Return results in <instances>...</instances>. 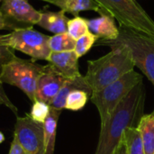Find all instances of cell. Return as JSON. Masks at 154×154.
I'll list each match as a JSON object with an SVG mask.
<instances>
[{
  "label": "cell",
  "mask_w": 154,
  "mask_h": 154,
  "mask_svg": "<svg viewBox=\"0 0 154 154\" xmlns=\"http://www.w3.org/2000/svg\"><path fill=\"white\" fill-rule=\"evenodd\" d=\"M144 88L138 84L129 95L117 106L110 116L101 125L98 143L95 154H114L124 138L125 130L134 126L144 106Z\"/></svg>",
  "instance_id": "1"
},
{
  "label": "cell",
  "mask_w": 154,
  "mask_h": 154,
  "mask_svg": "<svg viewBox=\"0 0 154 154\" xmlns=\"http://www.w3.org/2000/svg\"><path fill=\"white\" fill-rule=\"evenodd\" d=\"M110 48L111 51L107 54L88 61V70L84 78L92 93L116 81L135 67L126 47L113 45Z\"/></svg>",
  "instance_id": "2"
},
{
  "label": "cell",
  "mask_w": 154,
  "mask_h": 154,
  "mask_svg": "<svg viewBox=\"0 0 154 154\" xmlns=\"http://www.w3.org/2000/svg\"><path fill=\"white\" fill-rule=\"evenodd\" d=\"M101 45L126 47L135 67L147 77L154 87V38L119 25V35L114 41H101Z\"/></svg>",
  "instance_id": "3"
},
{
  "label": "cell",
  "mask_w": 154,
  "mask_h": 154,
  "mask_svg": "<svg viewBox=\"0 0 154 154\" xmlns=\"http://www.w3.org/2000/svg\"><path fill=\"white\" fill-rule=\"evenodd\" d=\"M141 82H143L142 75L134 69L103 89L91 94L90 99L98 110L101 125Z\"/></svg>",
  "instance_id": "4"
},
{
  "label": "cell",
  "mask_w": 154,
  "mask_h": 154,
  "mask_svg": "<svg viewBox=\"0 0 154 154\" xmlns=\"http://www.w3.org/2000/svg\"><path fill=\"white\" fill-rule=\"evenodd\" d=\"M43 69L44 66L35 63L34 60H23L16 57L2 67L0 80L3 83L18 88L34 103L36 101L37 82Z\"/></svg>",
  "instance_id": "5"
},
{
  "label": "cell",
  "mask_w": 154,
  "mask_h": 154,
  "mask_svg": "<svg viewBox=\"0 0 154 154\" xmlns=\"http://www.w3.org/2000/svg\"><path fill=\"white\" fill-rule=\"evenodd\" d=\"M49 39L50 36L32 27L17 28L8 34L0 35V43L27 54L32 60H47L51 52Z\"/></svg>",
  "instance_id": "6"
},
{
  "label": "cell",
  "mask_w": 154,
  "mask_h": 154,
  "mask_svg": "<svg viewBox=\"0 0 154 154\" xmlns=\"http://www.w3.org/2000/svg\"><path fill=\"white\" fill-rule=\"evenodd\" d=\"M120 26L154 38V21L135 0H107Z\"/></svg>",
  "instance_id": "7"
},
{
  "label": "cell",
  "mask_w": 154,
  "mask_h": 154,
  "mask_svg": "<svg viewBox=\"0 0 154 154\" xmlns=\"http://www.w3.org/2000/svg\"><path fill=\"white\" fill-rule=\"evenodd\" d=\"M14 137L27 154H44L43 124L34 121L30 116H17Z\"/></svg>",
  "instance_id": "8"
},
{
  "label": "cell",
  "mask_w": 154,
  "mask_h": 154,
  "mask_svg": "<svg viewBox=\"0 0 154 154\" xmlns=\"http://www.w3.org/2000/svg\"><path fill=\"white\" fill-rule=\"evenodd\" d=\"M66 80L67 79L56 72L50 64L44 66L37 82L35 99L50 106Z\"/></svg>",
  "instance_id": "9"
},
{
  "label": "cell",
  "mask_w": 154,
  "mask_h": 154,
  "mask_svg": "<svg viewBox=\"0 0 154 154\" xmlns=\"http://www.w3.org/2000/svg\"><path fill=\"white\" fill-rule=\"evenodd\" d=\"M0 12L6 20H14L24 24H37L41 18V11L34 9L25 0H3Z\"/></svg>",
  "instance_id": "10"
},
{
  "label": "cell",
  "mask_w": 154,
  "mask_h": 154,
  "mask_svg": "<svg viewBox=\"0 0 154 154\" xmlns=\"http://www.w3.org/2000/svg\"><path fill=\"white\" fill-rule=\"evenodd\" d=\"M79 57L74 51L51 52L47 61L52 69L67 79H75L81 74L79 69Z\"/></svg>",
  "instance_id": "11"
},
{
  "label": "cell",
  "mask_w": 154,
  "mask_h": 154,
  "mask_svg": "<svg viewBox=\"0 0 154 154\" xmlns=\"http://www.w3.org/2000/svg\"><path fill=\"white\" fill-rule=\"evenodd\" d=\"M88 26L90 32L102 41H114L119 35V27L116 24V19L109 15H100L88 20Z\"/></svg>",
  "instance_id": "12"
},
{
  "label": "cell",
  "mask_w": 154,
  "mask_h": 154,
  "mask_svg": "<svg viewBox=\"0 0 154 154\" xmlns=\"http://www.w3.org/2000/svg\"><path fill=\"white\" fill-rule=\"evenodd\" d=\"M51 3L65 13L78 15L82 11H95L100 15H106L103 8L95 0H44Z\"/></svg>",
  "instance_id": "13"
},
{
  "label": "cell",
  "mask_w": 154,
  "mask_h": 154,
  "mask_svg": "<svg viewBox=\"0 0 154 154\" xmlns=\"http://www.w3.org/2000/svg\"><path fill=\"white\" fill-rule=\"evenodd\" d=\"M65 14L66 13L62 10H60L59 12H41V18L37 24L54 34L66 32L67 24L69 19Z\"/></svg>",
  "instance_id": "14"
},
{
  "label": "cell",
  "mask_w": 154,
  "mask_h": 154,
  "mask_svg": "<svg viewBox=\"0 0 154 154\" xmlns=\"http://www.w3.org/2000/svg\"><path fill=\"white\" fill-rule=\"evenodd\" d=\"M73 89H81V90H85L88 93L92 94L91 89L89 88L88 85L87 84L84 76L80 75L79 77H77L75 79H67L64 83V85L62 86V88H60V92L58 93V95L54 97V99L52 100V102L51 103L50 106L55 108V109H59V110H62L65 108V104H66V99L67 97L69 95V93L73 90Z\"/></svg>",
  "instance_id": "15"
},
{
  "label": "cell",
  "mask_w": 154,
  "mask_h": 154,
  "mask_svg": "<svg viewBox=\"0 0 154 154\" xmlns=\"http://www.w3.org/2000/svg\"><path fill=\"white\" fill-rule=\"evenodd\" d=\"M60 114H61V110L55 109L51 106L50 114L43 123L44 154H54L57 125Z\"/></svg>",
  "instance_id": "16"
},
{
  "label": "cell",
  "mask_w": 154,
  "mask_h": 154,
  "mask_svg": "<svg viewBox=\"0 0 154 154\" xmlns=\"http://www.w3.org/2000/svg\"><path fill=\"white\" fill-rule=\"evenodd\" d=\"M136 127L142 137L144 154H154V111L143 116Z\"/></svg>",
  "instance_id": "17"
},
{
  "label": "cell",
  "mask_w": 154,
  "mask_h": 154,
  "mask_svg": "<svg viewBox=\"0 0 154 154\" xmlns=\"http://www.w3.org/2000/svg\"><path fill=\"white\" fill-rule=\"evenodd\" d=\"M123 140L127 154H144L142 137L136 126L128 127L124 134Z\"/></svg>",
  "instance_id": "18"
},
{
  "label": "cell",
  "mask_w": 154,
  "mask_h": 154,
  "mask_svg": "<svg viewBox=\"0 0 154 154\" xmlns=\"http://www.w3.org/2000/svg\"><path fill=\"white\" fill-rule=\"evenodd\" d=\"M76 40H74L67 32L50 36L49 47L51 52H63L74 51Z\"/></svg>",
  "instance_id": "19"
},
{
  "label": "cell",
  "mask_w": 154,
  "mask_h": 154,
  "mask_svg": "<svg viewBox=\"0 0 154 154\" xmlns=\"http://www.w3.org/2000/svg\"><path fill=\"white\" fill-rule=\"evenodd\" d=\"M89 96L90 94L85 90H81V89L71 90L67 97L65 109L71 110V111H79L82 109L86 106L89 98Z\"/></svg>",
  "instance_id": "20"
},
{
  "label": "cell",
  "mask_w": 154,
  "mask_h": 154,
  "mask_svg": "<svg viewBox=\"0 0 154 154\" xmlns=\"http://www.w3.org/2000/svg\"><path fill=\"white\" fill-rule=\"evenodd\" d=\"M90 32L88 26V20L79 15L69 19L67 24V32L74 39L78 40L80 37Z\"/></svg>",
  "instance_id": "21"
},
{
  "label": "cell",
  "mask_w": 154,
  "mask_h": 154,
  "mask_svg": "<svg viewBox=\"0 0 154 154\" xmlns=\"http://www.w3.org/2000/svg\"><path fill=\"white\" fill-rule=\"evenodd\" d=\"M97 39L98 37L91 32L78 39L76 41V45L74 49V51L76 52L78 57L80 58L88 53L93 47V45L97 42Z\"/></svg>",
  "instance_id": "22"
},
{
  "label": "cell",
  "mask_w": 154,
  "mask_h": 154,
  "mask_svg": "<svg viewBox=\"0 0 154 154\" xmlns=\"http://www.w3.org/2000/svg\"><path fill=\"white\" fill-rule=\"evenodd\" d=\"M50 110H51V106L49 105L36 100L32 105V107L29 116L34 121L43 124L47 116L50 114Z\"/></svg>",
  "instance_id": "23"
},
{
  "label": "cell",
  "mask_w": 154,
  "mask_h": 154,
  "mask_svg": "<svg viewBox=\"0 0 154 154\" xmlns=\"http://www.w3.org/2000/svg\"><path fill=\"white\" fill-rule=\"evenodd\" d=\"M14 50H13L9 46L0 43V71L4 65L16 58V55L14 54Z\"/></svg>",
  "instance_id": "24"
},
{
  "label": "cell",
  "mask_w": 154,
  "mask_h": 154,
  "mask_svg": "<svg viewBox=\"0 0 154 154\" xmlns=\"http://www.w3.org/2000/svg\"><path fill=\"white\" fill-rule=\"evenodd\" d=\"M0 105L5 106L6 107H8L12 112L14 113L15 116H17V108L15 107V106L10 101V99L8 98L7 95L5 92V89L3 88V82L0 80Z\"/></svg>",
  "instance_id": "25"
},
{
  "label": "cell",
  "mask_w": 154,
  "mask_h": 154,
  "mask_svg": "<svg viewBox=\"0 0 154 154\" xmlns=\"http://www.w3.org/2000/svg\"><path fill=\"white\" fill-rule=\"evenodd\" d=\"M9 154H27L25 152V151L23 149V147L19 144V143L17 142V140L14 137V140L11 143V147H10V151Z\"/></svg>",
  "instance_id": "26"
},
{
  "label": "cell",
  "mask_w": 154,
  "mask_h": 154,
  "mask_svg": "<svg viewBox=\"0 0 154 154\" xmlns=\"http://www.w3.org/2000/svg\"><path fill=\"white\" fill-rule=\"evenodd\" d=\"M95 1L100 5V6L104 10L106 15H109V16H112V17L115 18V13H114L112 7L110 6V5L108 4L107 0H95Z\"/></svg>",
  "instance_id": "27"
},
{
  "label": "cell",
  "mask_w": 154,
  "mask_h": 154,
  "mask_svg": "<svg viewBox=\"0 0 154 154\" xmlns=\"http://www.w3.org/2000/svg\"><path fill=\"white\" fill-rule=\"evenodd\" d=\"M10 25L8 24V21L6 20V18L4 16V14L0 12V30L3 29H8L7 27H9Z\"/></svg>",
  "instance_id": "28"
},
{
  "label": "cell",
  "mask_w": 154,
  "mask_h": 154,
  "mask_svg": "<svg viewBox=\"0 0 154 154\" xmlns=\"http://www.w3.org/2000/svg\"><path fill=\"white\" fill-rule=\"evenodd\" d=\"M114 154H127L126 153V148H125V144L124 143V140L121 142V143L119 144V146L117 147V149L116 150Z\"/></svg>",
  "instance_id": "29"
},
{
  "label": "cell",
  "mask_w": 154,
  "mask_h": 154,
  "mask_svg": "<svg viewBox=\"0 0 154 154\" xmlns=\"http://www.w3.org/2000/svg\"><path fill=\"white\" fill-rule=\"evenodd\" d=\"M4 141H5V136H4V134L0 132V143H2Z\"/></svg>",
  "instance_id": "30"
},
{
  "label": "cell",
  "mask_w": 154,
  "mask_h": 154,
  "mask_svg": "<svg viewBox=\"0 0 154 154\" xmlns=\"http://www.w3.org/2000/svg\"><path fill=\"white\" fill-rule=\"evenodd\" d=\"M0 1H1V0H0Z\"/></svg>",
  "instance_id": "31"
}]
</instances>
